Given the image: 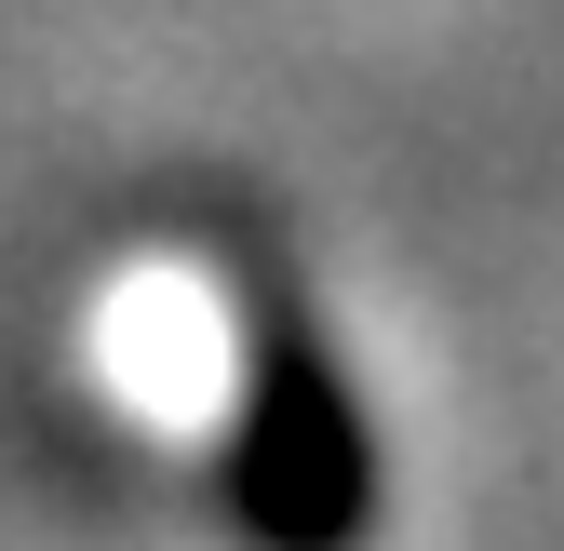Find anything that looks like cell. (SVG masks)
Segmentation results:
<instances>
[{
	"label": "cell",
	"mask_w": 564,
	"mask_h": 551,
	"mask_svg": "<svg viewBox=\"0 0 564 551\" xmlns=\"http://www.w3.org/2000/svg\"><path fill=\"white\" fill-rule=\"evenodd\" d=\"M216 511L242 551H364L390 511L377 418L282 269L242 283V390H229V444H216Z\"/></svg>",
	"instance_id": "cell-1"
}]
</instances>
